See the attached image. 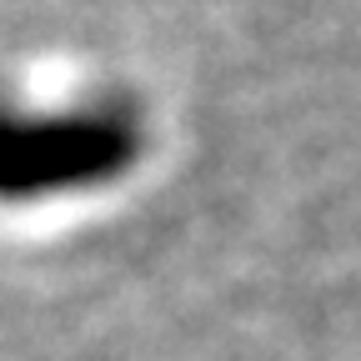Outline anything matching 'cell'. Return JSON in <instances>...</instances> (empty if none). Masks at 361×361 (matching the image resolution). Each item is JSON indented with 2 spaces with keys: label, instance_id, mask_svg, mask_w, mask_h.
<instances>
[{
  "label": "cell",
  "instance_id": "obj_1",
  "mask_svg": "<svg viewBox=\"0 0 361 361\" xmlns=\"http://www.w3.org/2000/svg\"><path fill=\"white\" fill-rule=\"evenodd\" d=\"M130 156L126 126L111 116H0V191L90 186Z\"/></svg>",
  "mask_w": 361,
  "mask_h": 361
}]
</instances>
